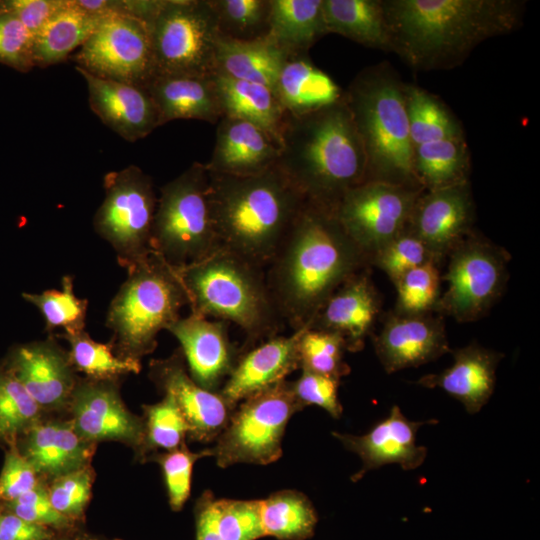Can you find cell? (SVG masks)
<instances>
[{
	"label": "cell",
	"mask_w": 540,
	"mask_h": 540,
	"mask_svg": "<svg viewBox=\"0 0 540 540\" xmlns=\"http://www.w3.org/2000/svg\"><path fill=\"white\" fill-rule=\"evenodd\" d=\"M211 456L210 449L190 451L185 444L156 456L164 476L169 504L174 511L183 508L191 492L193 466L202 457Z\"/></svg>",
	"instance_id": "obj_47"
},
{
	"label": "cell",
	"mask_w": 540,
	"mask_h": 540,
	"mask_svg": "<svg viewBox=\"0 0 540 540\" xmlns=\"http://www.w3.org/2000/svg\"><path fill=\"white\" fill-rule=\"evenodd\" d=\"M326 34L322 0H270L266 37L290 58L306 55Z\"/></svg>",
	"instance_id": "obj_31"
},
{
	"label": "cell",
	"mask_w": 540,
	"mask_h": 540,
	"mask_svg": "<svg viewBox=\"0 0 540 540\" xmlns=\"http://www.w3.org/2000/svg\"><path fill=\"white\" fill-rule=\"evenodd\" d=\"M303 408L287 380L241 401L210 449L221 468L249 463L267 465L282 456V439L290 418Z\"/></svg>",
	"instance_id": "obj_10"
},
{
	"label": "cell",
	"mask_w": 540,
	"mask_h": 540,
	"mask_svg": "<svg viewBox=\"0 0 540 540\" xmlns=\"http://www.w3.org/2000/svg\"><path fill=\"white\" fill-rule=\"evenodd\" d=\"M70 344L68 352L75 371L84 373L88 379L98 381H117L128 374H138L141 362L118 356L112 344L100 343L82 332L58 335Z\"/></svg>",
	"instance_id": "obj_38"
},
{
	"label": "cell",
	"mask_w": 540,
	"mask_h": 540,
	"mask_svg": "<svg viewBox=\"0 0 540 540\" xmlns=\"http://www.w3.org/2000/svg\"><path fill=\"white\" fill-rule=\"evenodd\" d=\"M260 502L264 536L306 540L314 535L318 516L312 502L302 492L281 490Z\"/></svg>",
	"instance_id": "obj_36"
},
{
	"label": "cell",
	"mask_w": 540,
	"mask_h": 540,
	"mask_svg": "<svg viewBox=\"0 0 540 540\" xmlns=\"http://www.w3.org/2000/svg\"><path fill=\"white\" fill-rule=\"evenodd\" d=\"M211 492L206 491L196 504V540H222L210 508Z\"/></svg>",
	"instance_id": "obj_55"
},
{
	"label": "cell",
	"mask_w": 540,
	"mask_h": 540,
	"mask_svg": "<svg viewBox=\"0 0 540 540\" xmlns=\"http://www.w3.org/2000/svg\"><path fill=\"white\" fill-rule=\"evenodd\" d=\"M344 340L336 333L306 326L299 340L300 368L341 380L350 372Z\"/></svg>",
	"instance_id": "obj_42"
},
{
	"label": "cell",
	"mask_w": 540,
	"mask_h": 540,
	"mask_svg": "<svg viewBox=\"0 0 540 540\" xmlns=\"http://www.w3.org/2000/svg\"><path fill=\"white\" fill-rule=\"evenodd\" d=\"M209 175L218 248L261 268L269 264L306 202L304 196L277 165L254 176Z\"/></svg>",
	"instance_id": "obj_4"
},
{
	"label": "cell",
	"mask_w": 540,
	"mask_h": 540,
	"mask_svg": "<svg viewBox=\"0 0 540 540\" xmlns=\"http://www.w3.org/2000/svg\"><path fill=\"white\" fill-rule=\"evenodd\" d=\"M47 526L26 521L13 513L1 515L0 540H49Z\"/></svg>",
	"instance_id": "obj_54"
},
{
	"label": "cell",
	"mask_w": 540,
	"mask_h": 540,
	"mask_svg": "<svg viewBox=\"0 0 540 540\" xmlns=\"http://www.w3.org/2000/svg\"><path fill=\"white\" fill-rule=\"evenodd\" d=\"M11 513L40 525L63 527L70 519L60 514L52 506L48 490L37 485L32 490L8 503Z\"/></svg>",
	"instance_id": "obj_51"
},
{
	"label": "cell",
	"mask_w": 540,
	"mask_h": 540,
	"mask_svg": "<svg viewBox=\"0 0 540 540\" xmlns=\"http://www.w3.org/2000/svg\"><path fill=\"white\" fill-rule=\"evenodd\" d=\"M103 16L89 14L67 0L34 36V66L45 68L64 61L88 39Z\"/></svg>",
	"instance_id": "obj_34"
},
{
	"label": "cell",
	"mask_w": 540,
	"mask_h": 540,
	"mask_svg": "<svg viewBox=\"0 0 540 540\" xmlns=\"http://www.w3.org/2000/svg\"><path fill=\"white\" fill-rule=\"evenodd\" d=\"M291 384L302 408L315 405L335 419L342 415L343 408L338 398L339 379L302 370L299 378Z\"/></svg>",
	"instance_id": "obj_50"
},
{
	"label": "cell",
	"mask_w": 540,
	"mask_h": 540,
	"mask_svg": "<svg viewBox=\"0 0 540 540\" xmlns=\"http://www.w3.org/2000/svg\"><path fill=\"white\" fill-rule=\"evenodd\" d=\"M210 172L254 176L277 165L281 142L266 130L241 119L223 116L217 123Z\"/></svg>",
	"instance_id": "obj_24"
},
{
	"label": "cell",
	"mask_w": 540,
	"mask_h": 540,
	"mask_svg": "<svg viewBox=\"0 0 540 540\" xmlns=\"http://www.w3.org/2000/svg\"><path fill=\"white\" fill-rule=\"evenodd\" d=\"M435 423L437 420L410 421L394 405L388 416L365 434H332L347 450L361 459L362 467L351 477L353 482H357L367 472L387 464H398L406 471L421 466L427 456V449L416 444V435L423 425Z\"/></svg>",
	"instance_id": "obj_19"
},
{
	"label": "cell",
	"mask_w": 540,
	"mask_h": 540,
	"mask_svg": "<svg viewBox=\"0 0 540 540\" xmlns=\"http://www.w3.org/2000/svg\"><path fill=\"white\" fill-rule=\"evenodd\" d=\"M191 313L230 321L248 343L276 336L282 318L261 267L223 248L184 267H177Z\"/></svg>",
	"instance_id": "obj_6"
},
{
	"label": "cell",
	"mask_w": 540,
	"mask_h": 540,
	"mask_svg": "<svg viewBox=\"0 0 540 540\" xmlns=\"http://www.w3.org/2000/svg\"><path fill=\"white\" fill-rule=\"evenodd\" d=\"M75 69L87 83L91 110L123 139L135 142L160 126L158 110L146 88Z\"/></svg>",
	"instance_id": "obj_22"
},
{
	"label": "cell",
	"mask_w": 540,
	"mask_h": 540,
	"mask_svg": "<svg viewBox=\"0 0 540 540\" xmlns=\"http://www.w3.org/2000/svg\"><path fill=\"white\" fill-rule=\"evenodd\" d=\"M21 453L37 474L53 479L88 466L94 443L83 439L71 422H38L25 434Z\"/></svg>",
	"instance_id": "obj_27"
},
{
	"label": "cell",
	"mask_w": 540,
	"mask_h": 540,
	"mask_svg": "<svg viewBox=\"0 0 540 540\" xmlns=\"http://www.w3.org/2000/svg\"><path fill=\"white\" fill-rule=\"evenodd\" d=\"M34 37L13 14L0 10V63L21 72L34 66Z\"/></svg>",
	"instance_id": "obj_49"
},
{
	"label": "cell",
	"mask_w": 540,
	"mask_h": 540,
	"mask_svg": "<svg viewBox=\"0 0 540 540\" xmlns=\"http://www.w3.org/2000/svg\"><path fill=\"white\" fill-rule=\"evenodd\" d=\"M305 327L289 336H273L240 354L218 391L233 409L244 399L286 380V376L300 368L299 340Z\"/></svg>",
	"instance_id": "obj_23"
},
{
	"label": "cell",
	"mask_w": 540,
	"mask_h": 540,
	"mask_svg": "<svg viewBox=\"0 0 540 540\" xmlns=\"http://www.w3.org/2000/svg\"><path fill=\"white\" fill-rule=\"evenodd\" d=\"M70 58L77 67L104 79L145 88L154 77L149 24L128 13L105 14Z\"/></svg>",
	"instance_id": "obj_13"
},
{
	"label": "cell",
	"mask_w": 540,
	"mask_h": 540,
	"mask_svg": "<svg viewBox=\"0 0 540 540\" xmlns=\"http://www.w3.org/2000/svg\"><path fill=\"white\" fill-rule=\"evenodd\" d=\"M289 58L266 36L237 40L220 34L216 45V73L261 84L274 92Z\"/></svg>",
	"instance_id": "obj_30"
},
{
	"label": "cell",
	"mask_w": 540,
	"mask_h": 540,
	"mask_svg": "<svg viewBox=\"0 0 540 540\" xmlns=\"http://www.w3.org/2000/svg\"><path fill=\"white\" fill-rule=\"evenodd\" d=\"M3 366L42 409L69 405L78 382L68 352L49 335L46 340L14 347Z\"/></svg>",
	"instance_id": "obj_18"
},
{
	"label": "cell",
	"mask_w": 540,
	"mask_h": 540,
	"mask_svg": "<svg viewBox=\"0 0 540 540\" xmlns=\"http://www.w3.org/2000/svg\"><path fill=\"white\" fill-rule=\"evenodd\" d=\"M424 189L367 181L348 190L334 214L368 262L407 227L414 204Z\"/></svg>",
	"instance_id": "obj_14"
},
{
	"label": "cell",
	"mask_w": 540,
	"mask_h": 540,
	"mask_svg": "<svg viewBox=\"0 0 540 540\" xmlns=\"http://www.w3.org/2000/svg\"><path fill=\"white\" fill-rule=\"evenodd\" d=\"M168 331L179 341L192 379L207 390L219 391L240 357L229 339L227 322L191 313Z\"/></svg>",
	"instance_id": "obj_20"
},
{
	"label": "cell",
	"mask_w": 540,
	"mask_h": 540,
	"mask_svg": "<svg viewBox=\"0 0 540 540\" xmlns=\"http://www.w3.org/2000/svg\"><path fill=\"white\" fill-rule=\"evenodd\" d=\"M405 82L388 63L363 69L344 91L366 155L365 181L424 189L413 167Z\"/></svg>",
	"instance_id": "obj_5"
},
{
	"label": "cell",
	"mask_w": 540,
	"mask_h": 540,
	"mask_svg": "<svg viewBox=\"0 0 540 540\" xmlns=\"http://www.w3.org/2000/svg\"><path fill=\"white\" fill-rule=\"evenodd\" d=\"M0 519H1V514H0Z\"/></svg>",
	"instance_id": "obj_57"
},
{
	"label": "cell",
	"mask_w": 540,
	"mask_h": 540,
	"mask_svg": "<svg viewBox=\"0 0 540 540\" xmlns=\"http://www.w3.org/2000/svg\"><path fill=\"white\" fill-rule=\"evenodd\" d=\"M145 88L158 110L160 126L177 119L216 124L223 117L213 76H156Z\"/></svg>",
	"instance_id": "obj_28"
},
{
	"label": "cell",
	"mask_w": 540,
	"mask_h": 540,
	"mask_svg": "<svg viewBox=\"0 0 540 540\" xmlns=\"http://www.w3.org/2000/svg\"><path fill=\"white\" fill-rule=\"evenodd\" d=\"M74 540H85V539H74Z\"/></svg>",
	"instance_id": "obj_56"
},
{
	"label": "cell",
	"mask_w": 540,
	"mask_h": 540,
	"mask_svg": "<svg viewBox=\"0 0 540 540\" xmlns=\"http://www.w3.org/2000/svg\"><path fill=\"white\" fill-rule=\"evenodd\" d=\"M274 94L285 113L300 116L340 101L344 91L306 55H300L286 61Z\"/></svg>",
	"instance_id": "obj_29"
},
{
	"label": "cell",
	"mask_w": 540,
	"mask_h": 540,
	"mask_svg": "<svg viewBox=\"0 0 540 540\" xmlns=\"http://www.w3.org/2000/svg\"><path fill=\"white\" fill-rule=\"evenodd\" d=\"M103 185L105 198L94 215L93 227L127 270L153 251L151 235L158 198L151 177L135 165L106 173Z\"/></svg>",
	"instance_id": "obj_11"
},
{
	"label": "cell",
	"mask_w": 540,
	"mask_h": 540,
	"mask_svg": "<svg viewBox=\"0 0 540 540\" xmlns=\"http://www.w3.org/2000/svg\"><path fill=\"white\" fill-rule=\"evenodd\" d=\"M506 252L471 233L450 252L444 280L447 289L435 309L459 322L484 316L503 292L507 280Z\"/></svg>",
	"instance_id": "obj_12"
},
{
	"label": "cell",
	"mask_w": 540,
	"mask_h": 540,
	"mask_svg": "<svg viewBox=\"0 0 540 540\" xmlns=\"http://www.w3.org/2000/svg\"><path fill=\"white\" fill-rule=\"evenodd\" d=\"M367 263L334 211L306 200L269 263L266 280L281 318L297 330Z\"/></svg>",
	"instance_id": "obj_1"
},
{
	"label": "cell",
	"mask_w": 540,
	"mask_h": 540,
	"mask_svg": "<svg viewBox=\"0 0 540 540\" xmlns=\"http://www.w3.org/2000/svg\"><path fill=\"white\" fill-rule=\"evenodd\" d=\"M210 508L222 540H257L264 537L260 500L217 499L211 493Z\"/></svg>",
	"instance_id": "obj_43"
},
{
	"label": "cell",
	"mask_w": 540,
	"mask_h": 540,
	"mask_svg": "<svg viewBox=\"0 0 540 540\" xmlns=\"http://www.w3.org/2000/svg\"><path fill=\"white\" fill-rule=\"evenodd\" d=\"M428 262L437 263L423 241L408 227L369 261L381 269L394 284L409 270Z\"/></svg>",
	"instance_id": "obj_46"
},
{
	"label": "cell",
	"mask_w": 540,
	"mask_h": 540,
	"mask_svg": "<svg viewBox=\"0 0 540 540\" xmlns=\"http://www.w3.org/2000/svg\"><path fill=\"white\" fill-rule=\"evenodd\" d=\"M277 166L307 201L333 211L365 181L366 155L344 96L311 113H286Z\"/></svg>",
	"instance_id": "obj_3"
},
{
	"label": "cell",
	"mask_w": 540,
	"mask_h": 540,
	"mask_svg": "<svg viewBox=\"0 0 540 540\" xmlns=\"http://www.w3.org/2000/svg\"><path fill=\"white\" fill-rule=\"evenodd\" d=\"M373 343L388 374L418 367L450 351L443 319L429 313L390 316Z\"/></svg>",
	"instance_id": "obj_21"
},
{
	"label": "cell",
	"mask_w": 540,
	"mask_h": 540,
	"mask_svg": "<svg viewBox=\"0 0 540 540\" xmlns=\"http://www.w3.org/2000/svg\"><path fill=\"white\" fill-rule=\"evenodd\" d=\"M37 485L34 468L19 451L12 448L5 457L0 474V501L9 503Z\"/></svg>",
	"instance_id": "obj_52"
},
{
	"label": "cell",
	"mask_w": 540,
	"mask_h": 540,
	"mask_svg": "<svg viewBox=\"0 0 540 540\" xmlns=\"http://www.w3.org/2000/svg\"><path fill=\"white\" fill-rule=\"evenodd\" d=\"M322 12L327 34L391 52L383 0H322Z\"/></svg>",
	"instance_id": "obj_32"
},
{
	"label": "cell",
	"mask_w": 540,
	"mask_h": 540,
	"mask_svg": "<svg viewBox=\"0 0 540 540\" xmlns=\"http://www.w3.org/2000/svg\"><path fill=\"white\" fill-rule=\"evenodd\" d=\"M379 294L366 272L346 280L322 305L310 328L338 334L347 351L363 349L380 311Z\"/></svg>",
	"instance_id": "obj_25"
},
{
	"label": "cell",
	"mask_w": 540,
	"mask_h": 540,
	"mask_svg": "<svg viewBox=\"0 0 540 540\" xmlns=\"http://www.w3.org/2000/svg\"><path fill=\"white\" fill-rule=\"evenodd\" d=\"M440 276L436 262H428L402 275L395 283L396 314L415 315L435 309L439 299Z\"/></svg>",
	"instance_id": "obj_45"
},
{
	"label": "cell",
	"mask_w": 540,
	"mask_h": 540,
	"mask_svg": "<svg viewBox=\"0 0 540 540\" xmlns=\"http://www.w3.org/2000/svg\"><path fill=\"white\" fill-rule=\"evenodd\" d=\"M404 93L410 137L414 146L465 136L460 121L437 96L408 83H405Z\"/></svg>",
	"instance_id": "obj_37"
},
{
	"label": "cell",
	"mask_w": 540,
	"mask_h": 540,
	"mask_svg": "<svg viewBox=\"0 0 540 540\" xmlns=\"http://www.w3.org/2000/svg\"><path fill=\"white\" fill-rule=\"evenodd\" d=\"M413 167L424 189L468 182L471 160L465 136L414 146Z\"/></svg>",
	"instance_id": "obj_35"
},
{
	"label": "cell",
	"mask_w": 540,
	"mask_h": 540,
	"mask_svg": "<svg viewBox=\"0 0 540 540\" xmlns=\"http://www.w3.org/2000/svg\"><path fill=\"white\" fill-rule=\"evenodd\" d=\"M391 52L417 71L461 65L484 41L520 28L521 0H383Z\"/></svg>",
	"instance_id": "obj_2"
},
{
	"label": "cell",
	"mask_w": 540,
	"mask_h": 540,
	"mask_svg": "<svg viewBox=\"0 0 540 540\" xmlns=\"http://www.w3.org/2000/svg\"><path fill=\"white\" fill-rule=\"evenodd\" d=\"M147 22L151 32L154 77H211L216 73V45L220 31L209 0H158Z\"/></svg>",
	"instance_id": "obj_9"
},
{
	"label": "cell",
	"mask_w": 540,
	"mask_h": 540,
	"mask_svg": "<svg viewBox=\"0 0 540 540\" xmlns=\"http://www.w3.org/2000/svg\"><path fill=\"white\" fill-rule=\"evenodd\" d=\"M213 81L223 116L250 122L281 142L286 113L271 89L219 73Z\"/></svg>",
	"instance_id": "obj_33"
},
{
	"label": "cell",
	"mask_w": 540,
	"mask_h": 540,
	"mask_svg": "<svg viewBox=\"0 0 540 540\" xmlns=\"http://www.w3.org/2000/svg\"><path fill=\"white\" fill-rule=\"evenodd\" d=\"M144 415L141 446L145 450L171 451L185 444L189 426L170 396L164 395L160 402L144 406Z\"/></svg>",
	"instance_id": "obj_44"
},
{
	"label": "cell",
	"mask_w": 540,
	"mask_h": 540,
	"mask_svg": "<svg viewBox=\"0 0 540 540\" xmlns=\"http://www.w3.org/2000/svg\"><path fill=\"white\" fill-rule=\"evenodd\" d=\"M453 364L437 374L417 380L426 388H440L460 401L474 415L486 405L493 394L496 370L503 354L471 343L453 352Z\"/></svg>",
	"instance_id": "obj_26"
},
{
	"label": "cell",
	"mask_w": 540,
	"mask_h": 540,
	"mask_svg": "<svg viewBox=\"0 0 540 540\" xmlns=\"http://www.w3.org/2000/svg\"><path fill=\"white\" fill-rule=\"evenodd\" d=\"M92 470L87 466L54 479L48 490L52 506L63 516H81L91 497Z\"/></svg>",
	"instance_id": "obj_48"
},
{
	"label": "cell",
	"mask_w": 540,
	"mask_h": 540,
	"mask_svg": "<svg viewBox=\"0 0 540 540\" xmlns=\"http://www.w3.org/2000/svg\"><path fill=\"white\" fill-rule=\"evenodd\" d=\"M66 4L67 0H9L0 1V10L16 16L34 37Z\"/></svg>",
	"instance_id": "obj_53"
},
{
	"label": "cell",
	"mask_w": 540,
	"mask_h": 540,
	"mask_svg": "<svg viewBox=\"0 0 540 540\" xmlns=\"http://www.w3.org/2000/svg\"><path fill=\"white\" fill-rule=\"evenodd\" d=\"M69 406L72 425L86 441H119L141 446L143 421L132 414L124 402L116 381L84 379L78 381Z\"/></svg>",
	"instance_id": "obj_17"
},
{
	"label": "cell",
	"mask_w": 540,
	"mask_h": 540,
	"mask_svg": "<svg viewBox=\"0 0 540 540\" xmlns=\"http://www.w3.org/2000/svg\"><path fill=\"white\" fill-rule=\"evenodd\" d=\"M40 412L23 385L0 365V439L14 443L39 422Z\"/></svg>",
	"instance_id": "obj_40"
},
{
	"label": "cell",
	"mask_w": 540,
	"mask_h": 540,
	"mask_svg": "<svg viewBox=\"0 0 540 540\" xmlns=\"http://www.w3.org/2000/svg\"><path fill=\"white\" fill-rule=\"evenodd\" d=\"M150 378L170 396L189 426V437L212 442L226 427L233 408L217 391L201 387L190 376L181 349L166 359L152 360Z\"/></svg>",
	"instance_id": "obj_15"
},
{
	"label": "cell",
	"mask_w": 540,
	"mask_h": 540,
	"mask_svg": "<svg viewBox=\"0 0 540 540\" xmlns=\"http://www.w3.org/2000/svg\"><path fill=\"white\" fill-rule=\"evenodd\" d=\"M126 271L127 278L108 307L105 325L113 332L114 352L140 361L155 350L159 332L180 318L188 298L177 267L155 251Z\"/></svg>",
	"instance_id": "obj_7"
},
{
	"label": "cell",
	"mask_w": 540,
	"mask_h": 540,
	"mask_svg": "<svg viewBox=\"0 0 540 540\" xmlns=\"http://www.w3.org/2000/svg\"><path fill=\"white\" fill-rule=\"evenodd\" d=\"M474 201L469 181L424 189L418 196L408 229L419 237L438 262L471 232Z\"/></svg>",
	"instance_id": "obj_16"
},
{
	"label": "cell",
	"mask_w": 540,
	"mask_h": 540,
	"mask_svg": "<svg viewBox=\"0 0 540 540\" xmlns=\"http://www.w3.org/2000/svg\"><path fill=\"white\" fill-rule=\"evenodd\" d=\"M61 285V290L24 292L22 297L40 311L45 321V330L49 335L58 328H62L66 334L82 332L86 325L88 301L75 295L71 275L63 276Z\"/></svg>",
	"instance_id": "obj_39"
},
{
	"label": "cell",
	"mask_w": 540,
	"mask_h": 540,
	"mask_svg": "<svg viewBox=\"0 0 540 540\" xmlns=\"http://www.w3.org/2000/svg\"><path fill=\"white\" fill-rule=\"evenodd\" d=\"M220 34L237 40L266 36L270 0H209Z\"/></svg>",
	"instance_id": "obj_41"
},
{
	"label": "cell",
	"mask_w": 540,
	"mask_h": 540,
	"mask_svg": "<svg viewBox=\"0 0 540 540\" xmlns=\"http://www.w3.org/2000/svg\"><path fill=\"white\" fill-rule=\"evenodd\" d=\"M209 192V171L200 162L160 188L151 247L170 265L184 267L218 249Z\"/></svg>",
	"instance_id": "obj_8"
}]
</instances>
